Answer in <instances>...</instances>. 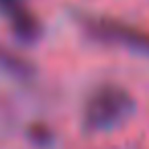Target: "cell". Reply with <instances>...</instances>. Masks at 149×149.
Listing matches in <instances>:
<instances>
[{"label":"cell","instance_id":"1","mask_svg":"<svg viewBox=\"0 0 149 149\" xmlns=\"http://www.w3.org/2000/svg\"><path fill=\"white\" fill-rule=\"evenodd\" d=\"M135 110L133 94L116 82L96 84L84 98L82 125L90 133H106L123 125Z\"/></svg>","mask_w":149,"mask_h":149},{"label":"cell","instance_id":"2","mask_svg":"<svg viewBox=\"0 0 149 149\" xmlns=\"http://www.w3.org/2000/svg\"><path fill=\"white\" fill-rule=\"evenodd\" d=\"M80 25L84 33L98 43L125 47L129 51L149 57V31H145L143 27L108 17H84Z\"/></svg>","mask_w":149,"mask_h":149},{"label":"cell","instance_id":"3","mask_svg":"<svg viewBox=\"0 0 149 149\" xmlns=\"http://www.w3.org/2000/svg\"><path fill=\"white\" fill-rule=\"evenodd\" d=\"M6 19H8V25H10V33L21 43H35L43 33L39 17L27 4L17 8L15 13H10Z\"/></svg>","mask_w":149,"mask_h":149},{"label":"cell","instance_id":"4","mask_svg":"<svg viewBox=\"0 0 149 149\" xmlns=\"http://www.w3.org/2000/svg\"><path fill=\"white\" fill-rule=\"evenodd\" d=\"M0 63H2V68H6L13 76L23 78V80H27V78L33 74L31 63H29L25 57L13 53V51H0Z\"/></svg>","mask_w":149,"mask_h":149},{"label":"cell","instance_id":"5","mask_svg":"<svg viewBox=\"0 0 149 149\" xmlns=\"http://www.w3.org/2000/svg\"><path fill=\"white\" fill-rule=\"evenodd\" d=\"M27 137H29V141H31L35 147H39V149H47V147H51V145H53V139H55L51 127H49L47 123H41V120L29 125V129H27Z\"/></svg>","mask_w":149,"mask_h":149},{"label":"cell","instance_id":"6","mask_svg":"<svg viewBox=\"0 0 149 149\" xmlns=\"http://www.w3.org/2000/svg\"><path fill=\"white\" fill-rule=\"evenodd\" d=\"M21 6H25V0H0V13L4 17H8L10 13H15Z\"/></svg>","mask_w":149,"mask_h":149}]
</instances>
